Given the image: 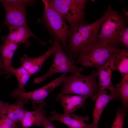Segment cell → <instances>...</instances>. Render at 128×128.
Returning <instances> with one entry per match:
<instances>
[{
	"label": "cell",
	"mask_w": 128,
	"mask_h": 128,
	"mask_svg": "<svg viewBox=\"0 0 128 128\" xmlns=\"http://www.w3.org/2000/svg\"><path fill=\"white\" fill-rule=\"evenodd\" d=\"M118 52L114 54L105 63L97 68L96 72L98 78V90L107 89L110 91V94L114 99L118 100L119 98L118 93L111 82L112 74L114 70L115 59Z\"/></svg>",
	"instance_id": "cell-9"
},
{
	"label": "cell",
	"mask_w": 128,
	"mask_h": 128,
	"mask_svg": "<svg viewBox=\"0 0 128 128\" xmlns=\"http://www.w3.org/2000/svg\"><path fill=\"white\" fill-rule=\"evenodd\" d=\"M9 30L8 34L3 37V42H10L18 46L24 43L27 46H29L31 43L27 41L28 38L32 37L37 39L41 44L45 45L46 43L38 39L32 32L27 25L19 26H7Z\"/></svg>",
	"instance_id": "cell-10"
},
{
	"label": "cell",
	"mask_w": 128,
	"mask_h": 128,
	"mask_svg": "<svg viewBox=\"0 0 128 128\" xmlns=\"http://www.w3.org/2000/svg\"><path fill=\"white\" fill-rule=\"evenodd\" d=\"M9 104L7 102L1 101H0V108L4 107Z\"/></svg>",
	"instance_id": "cell-28"
},
{
	"label": "cell",
	"mask_w": 128,
	"mask_h": 128,
	"mask_svg": "<svg viewBox=\"0 0 128 128\" xmlns=\"http://www.w3.org/2000/svg\"><path fill=\"white\" fill-rule=\"evenodd\" d=\"M108 14L102 23L100 33L96 42L116 47L119 43V33L125 26L122 17L116 11L113 10L110 5Z\"/></svg>",
	"instance_id": "cell-4"
},
{
	"label": "cell",
	"mask_w": 128,
	"mask_h": 128,
	"mask_svg": "<svg viewBox=\"0 0 128 128\" xmlns=\"http://www.w3.org/2000/svg\"><path fill=\"white\" fill-rule=\"evenodd\" d=\"M70 27L68 51L69 57L72 58L78 54L83 45L80 34L76 26L74 25Z\"/></svg>",
	"instance_id": "cell-19"
},
{
	"label": "cell",
	"mask_w": 128,
	"mask_h": 128,
	"mask_svg": "<svg viewBox=\"0 0 128 128\" xmlns=\"http://www.w3.org/2000/svg\"><path fill=\"white\" fill-rule=\"evenodd\" d=\"M0 128H15L4 124L0 123Z\"/></svg>",
	"instance_id": "cell-27"
},
{
	"label": "cell",
	"mask_w": 128,
	"mask_h": 128,
	"mask_svg": "<svg viewBox=\"0 0 128 128\" xmlns=\"http://www.w3.org/2000/svg\"><path fill=\"white\" fill-rule=\"evenodd\" d=\"M126 111L122 108H119L116 113V116L111 128H123Z\"/></svg>",
	"instance_id": "cell-23"
},
{
	"label": "cell",
	"mask_w": 128,
	"mask_h": 128,
	"mask_svg": "<svg viewBox=\"0 0 128 128\" xmlns=\"http://www.w3.org/2000/svg\"><path fill=\"white\" fill-rule=\"evenodd\" d=\"M43 126L44 128H56L49 119L44 115L43 118Z\"/></svg>",
	"instance_id": "cell-26"
},
{
	"label": "cell",
	"mask_w": 128,
	"mask_h": 128,
	"mask_svg": "<svg viewBox=\"0 0 128 128\" xmlns=\"http://www.w3.org/2000/svg\"><path fill=\"white\" fill-rule=\"evenodd\" d=\"M109 9V6L103 15L92 23L87 24L82 22L75 25L80 34L83 47L96 42L99 29L102 23L107 17Z\"/></svg>",
	"instance_id": "cell-11"
},
{
	"label": "cell",
	"mask_w": 128,
	"mask_h": 128,
	"mask_svg": "<svg viewBox=\"0 0 128 128\" xmlns=\"http://www.w3.org/2000/svg\"><path fill=\"white\" fill-rule=\"evenodd\" d=\"M96 72L93 71L89 75L84 76L80 73L71 74L65 78L62 89L57 95H75L85 96L95 101L98 92L96 80Z\"/></svg>",
	"instance_id": "cell-1"
},
{
	"label": "cell",
	"mask_w": 128,
	"mask_h": 128,
	"mask_svg": "<svg viewBox=\"0 0 128 128\" xmlns=\"http://www.w3.org/2000/svg\"><path fill=\"white\" fill-rule=\"evenodd\" d=\"M114 87L121 101L122 108L127 111L128 105V76L122 77L121 81Z\"/></svg>",
	"instance_id": "cell-21"
},
{
	"label": "cell",
	"mask_w": 128,
	"mask_h": 128,
	"mask_svg": "<svg viewBox=\"0 0 128 128\" xmlns=\"http://www.w3.org/2000/svg\"></svg>",
	"instance_id": "cell-31"
},
{
	"label": "cell",
	"mask_w": 128,
	"mask_h": 128,
	"mask_svg": "<svg viewBox=\"0 0 128 128\" xmlns=\"http://www.w3.org/2000/svg\"><path fill=\"white\" fill-rule=\"evenodd\" d=\"M13 74L16 76L18 82V87L15 90L19 91L25 92V85L31 75L22 66L18 68H14Z\"/></svg>",
	"instance_id": "cell-22"
},
{
	"label": "cell",
	"mask_w": 128,
	"mask_h": 128,
	"mask_svg": "<svg viewBox=\"0 0 128 128\" xmlns=\"http://www.w3.org/2000/svg\"><path fill=\"white\" fill-rule=\"evenodd\" d=\"M2 74H4V72L3 71H0V75Z\"/></svg>",
	"instance_id": "cell-30"
},
{
	"label": "cell",
	"mask_w": 128,
	"mask_h": 128,
	"mask_svg": "<svg viewBox=\"0 0 128 128\" xmlns=\"http://www.w3.org/2000/svg\"><path fill=\"white\" fill-rule=\"evenodd\" d=\"M0 123L4 124L15 128H19L15 122L8 118L0 114Z\"/></svg>",
	"instance_id": "cell-25"
},
{
	"label": "cell",
	"mask_w": 128,
	"mask_h": 128,
	"mask_svg": "<svg viewBox=\"0 0 128 128\" xmlns=\"http://www.w3.org/2000/svg\"><path fill=\"white\" fill-rule=\"evenodd\" d=\"M114 98L111 94H108L105 90H99L92 114L93 121L92 124L94 128H98L99 120L106 105Z\"/></svg>",
	"instance_id": "cell-17"
},
{
	"label": "cell",
	"mask_w": 128,
	"mask_h": 128,
	"mask_svg": "<svg viewBox=\"0 0 128 128\" xmlns=\"http://www.w3.org/2000/svg\"><path fill=\"white\" fill-rule=\"evenodd\" d=\"M67 76V73L62 74L44 86L32 91L20 92L14 90L10 95L17 99L23 98L32 100L35 109L43 108L46 104L44 101L45 99L54 89L61 85Z\"/></svg>",
	"instance_id": "cell-8"
},
{
	"label": "cell",
	"mask_w": 128,
	"mask_h": 128,
	"mask_svg": "<svg viewBox=\"0 0 128 128\" xmlns=\"http://www.w3.org/2000/svg\"><path fill=\"white\" fill-rule=\"evenodd\" d=\"M35 1L30 0H1L5 12L3 25L19 26L27 25L26 7L33 5Z\"/></svg>",
	"instance_id": "cell-7"
},
{
	"label": "cell",
	"mask_w": 128,
	"mask_h": 128,
	"mask_svg": "<svg viewBox=\"0 0 128 128\" xmlns=\"http://www.w3.org/2000/svg\"><path fill=\"white\" fill-rule=\"evenodd\" d=\"M51 121L57 120L68 126L69 128H94L92 124L86 123L89 117L77 115L72 113L58 114L55 110L51 112V115L48 118Z\"/></svg>",
	"instance_id": "cell-12"
},
{
	"label": "cell",
	"mask_w": 128,
	"mask_h": 128,
	"mask_svg": "<svg viewBox=\"0 0 128 128\" xmlns=\"http://www.w3.org/2000/svg\"><path fill=\"white\" fill-rule=\"evenodd\" d=\"M120 49L97 42L84 46L75 63L86 68H98L105 63Z\"/></svg>",
	"instance_id": "cell-2"
},
{
	"label": "cell",
	"mask_w": 128,
	"mask_h": 128,
	"mask_svg": "<svg viewBox=\"0 0 128 128\" xmlns=\"http://www.w3.org/2000/svg\"><path fill=\"white\" fill-rule=\"evenodd\" d=\"M87 98L85 96L68 94L57 96L56 99L63 107L64 113L69 114L73 113L80 107H82Z\"/></svg>",
	"instance_id": "cell-15"
},
{
	"label": "cell",
	"mask_w": 128,
	"mask_h": 128,
	"mask_svg": "<svg viewBox=\"0 0 128 128\" xmlns=\"http://www.w3.org/2000/svg\"><path fill=\"white\" fill-rule=\"evenodd\" d=\"M118 70L122 77L128 76V50L126 49L119 50L116 55L114 70Z\"/></svg>",
	"instance_id": "cell-20"
},
{
	"label": "cell",
	"mask_w": 128,
	"mask_h": 128,
	"mask_svg": "<svg viewBox=\"0 0 128 128\" xmlns=\"http://www.w3.org/2000/svg\"><path fill=\"white\" fill-rule=\"evenodd\" d=\"M56 43L55 40L52 46L43 55L39 57L31 58L24 55L20 59V63L31 76L40 71L46 60L50 56H53L56 48Z\"/></svg>",
	"instance_id": "cell-13"
},
{
	"label": "cell",
	"mask_w": 128,
	"mask_h": 128,
	"mask_svg": "<svg viewBox=\"0 0 128 128\" xmlns=\"http://www.w3.org/2000/svg\"><path fill=\"white\" fill-rule=\"evenodd\" d=\"M14 103L0 108V114L5 116L15 122L20 123L27 111L24 109V106L28 103V99L18 98Z\"/></svg>",
	"instance_id": "cell-14"
},
{
	"label": "cell",
	"mask_w": 128,
	"mask_h": 128,
	"mask_svg": "<svg viewBox=\"0 0 128 128\" xmlns=\"http://www.w3.org/2000/svg\"><path fill=\"white\" fill-rule=\"evenodd\" d=\"M0 45V52L1 56V60L4 74L8 77L13 74V68L11 65L12 58L15 51L18 45L13 43L6 41Z\"/></svg>",
	"instance_id": "cell-16"
},
{
	"label": "cell",
	"mask_w": 128,
	"mask_h": 128,
	"mask_svg": "<svg viewBox=\"0 0 128 128\" xmlns=\"http://www.w3.org/2000/svg\"><path fill=\"white\" fill-rule=\"evenodd\" d=\"M33 111L27 110L21 120V128L37 126H43V120L46 111L43 108H38Z\"/></svg>",
	"instance_id": "cell-18"
},
{
	"label": "cell",
	"mask_w": 128,
	"mask_h": 128,
	"mask_svg": "<svg viewBox=\"0 0 128 128\" xmlns=\"http://www.w3.org/2000/svg\"><path fill=\"white\" fill-rule=\"evenodd\" d=\"M50 4L70 27L82 22L85 14V0H50Z\"/></svg>",
	"instance_id": "cell-6"
},
{
	"label": "cell",
	"mask_w": 128,
	"mask_h": 128,
	"mask_svg": "<svg viewBox=\"0 0 128 128\" xmlns=\"http://www.w3.org/2000/svg\"><path fill=\"white\" fill-rule=\"evenodd\" d=\"M119 41L126 48L128 47V28L125 26L120 31L119 36Z\"/></svg>",
	"instance_id": "cell-24"
},
{
	"label": "cell",
	"mask_w": 128,
	"mask_h": 128,
	"mask_svg": "<svg viewBox=\"0 0 128 128\" xmlns=\"http://www.w3.org/2000/svg\"><path fill=\"white\" fill-rule=\"evenodd\" d=\"M45 6L42 18L46 25L62 44L65 53L67 54V40L70 27L65 20L50 4L48 0H42Z\"/></svg>",
	"instance_id": "cell-5"
},
{
	"label": "cell",
	"mask_w": 128,
	"mask_h": 128,
	"mask_svg": "<svg viewBox=\"0 0 128 128\" xmlns=\"http://www.w3.org/2000/svg\"><path fill=\"white\" fill-rule=\"evenodd\" d=\"M3 66L1 59L0 58V69H2Z\"/></svg>",
	"instance_id": "cell-29"
},
{
	"label": "cell",
	"mask_w": 128,
	"mask_h": 128,
	"mask_svg": "<svg viewBox=\"0 0 128 128\" xmlns=\"http://www.w3.org/2000/svg\"><path fill=\"white\" fill-rule=\"evenodd\" d=\"M54 40L56 46L52 63L46 73L34 79V82L36 83L41 82L48 77L56 73L63 74L69 73L75 74L80 73L83 69L82 68L77 66L72 59L68 56L64 52L58 38L55 37Z\"/></svg>",
	"instance_id": "cell-3"
}]
</instances>
